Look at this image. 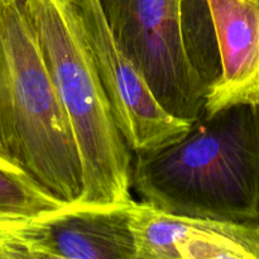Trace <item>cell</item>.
I'll use <instances>...</instances> for the list:
<instances>
[{"instance_id": "30bf717a", "label": "cell", "mask_w": 259, "mask_h": 259, "mask_svg": "<svg viewBox=\"0 0 259 259\" xmlns=\"http://www.w3.org/2000/svg\"><path fill=\"white\" fill-rule=\"evenodd\" d=\"M32 222L0 217V259H34L30 242Z\"/></svg>"}, {"instance_id": "7a4b0ae2", "label": "cell", "mask_w": 259, "mask_h": 259, "mask_svg": "<svg viewBox=\"0 0 259 259\" xmlns=\"http://www.w3.org/2000/svg\"><path fill=\"white\" fill-rule=\"evenodd\" d=\"M0 154L66 204L77 202V143L23 0H0Z\"/></svg>"}, {"instance_id": "3957f363", "label": "cell", "mask_w": 259, "mask_h": 259, "mask_svg": "<svg viewBox=\"0 0 259 259\" xmlns=\"http://www.w3.org/2000/svg\"><path fill=\"white\" fill-rule=\"evenodd\" d=\"M23 3L77 143L82 192L76 204H129L133 154L111 114L78 0Z\"/></svg>"}, {"instance_id": "277c9868", "label": "cell", "mask_w": 259, "mask_h": 259, "mask_svg": "<svg viewBox=\"0 0 259 259\" xmlns=\"http://www.w3.org/2000/svg\"><path fill=\"white\" fill-rule=\"evenodd\" d=\"M124 52L171 114L195 121L204 113L209 81L185 30V0H99Z\"/></svg>"}, {"instance_id": "6da1fadb", "label": "cell", "mask_w": 259, "mask_h": 259, "mask_svg": "<svg viewBox=\"0 0 259 259\" xmlns=\"http://www.w3.org/2000/svg\"><path fill=\"white\" fill-rule=\"evenodd\" d=\"M144 202L195 219L259 222V105L202 114L177 141L134 154Z\"/></svg>"}, {"instance_id": "9c48e42d", "label": "cell", "mask_w": 259, "mask_h": 259, "mask_svg": "<svg viewBox=\"0 0 259 259\" xmlns=\"http://www.w3.org/2000/svg\"><path fill=\"white\" fill-rule=\"evenodd\" d=\"M68 205L0 154V217L35 220Z\"/></svg>"}, {"instance_id": "5b68a950", "label": "cell", "mask_w": 259, "mask_h": 259, "mask_svg": "<svg viewBox=\"0 0 259 259\" xmlns=\"http://www.w3.org/2000/svg\"><path fill=\"white\" fill-rule=\"evenodd\" d=\"M85 34L111 114L133 154L157 151L181 138L192 121L169 113L120 47L99 0H78Z\"/></svg>"}, {"instance_id": "52a82bcc", "label": "cell", "mask_w": 259, "mask_h": 259, "mask_svg": "<svg viewBox=\"0 0 259 259\" xmlns=\"http://www.w3.org/2000/svg\"><path fill=\"white\" fill-rule=\"evenodd\" d=\"M129 204H73L33 220L34 259H136Z\"/></svg>"}, {"instance_id": "8992f818", "label": "cell", "mask_w": 259, "mask_h": 259, "mask_svg": "<svg viewBox=\"0 0 259 259\" xmlns=\"http://www.w3.org/2000/svg\"><path fill=\"white\" fill-rule=\"evenodd\" d=\"M219 72L207 86L204 113L259 105V0H204Z\"/></svg>"}, {"instance_id": "ba28073f", "label": "cell", "mask_w": 259, "mask_h": 259, "mask_svg": "<svg viewBox=\"0 0 259 259\" xmlns=\"http://www.w3.org/2000/svg\"><path fill=\"white\" fill-rule=\"evenodd\" d=\"M177 259H259V222L177 215Z\"/></svg>"}]
</instances>
